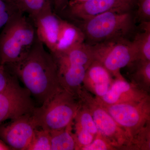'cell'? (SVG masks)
<instances>
[{
	"instance_id": "obj_1",
	"label": "cell",
	"mask_w": 150,
	"mask_h": 150,
	"mask_svg": "<svg viewBox=\"0 0 150 150\" xmlns=\"http://www.w3.org/2000/svg\"><path fill=\"white\" fill-rule=\"evenodd\" d=\"M5 65L40 104L63 88L59 82L56 60L37 37L22 60Z\"/></svg>"
},
{
	"instance_id": "obj_2",
	"label": "cell",
	"mask_w": 150,
	"mask_h": 150,
	"mask_svg": "<svg viewBox=\"0 0 150 150\" xmlns=\"http://www.w3.org/2000/svg\"><path fill=\"white\" fill-rule=\"evenodd\" d=\"M37 37L31 19L21 12L17 13L0 32V64H13L22 60Z\"/></svg>"
},
{
	"instance_id": "obj_3",
	"label": "cell",
	"mask_w": 150,
	"mask_h": 150,
	"mask_svg": "<svg viewBox=\"0 0 150 150\" xmlns=\"http://www.w3.org/2000/svg\"><path fill=\"white\" fill-rule=\"evenodd\" d=\"M134 11H109L82 21L80 27L90 45L108 40L128 38L135 28Z\"/></svg>"
},
{
	"instance_id": "obj_4",
	"label": "cell",
	"mask_w": 150,
	"mask_h": 150,
	"mask_svg": "<svg viewBox=\"0 0 150 150\" xmlns=\"http://www.w3.org/2000/svg\"><path fill=\"white\" fill-rule=\"evenodd\" d=\"M77 97L62 88L33 112L39 128L48 132L59 131L73 123L80 107Z\"/></svg>"
},
{
	"instance_id": "obj_5",
	"label": "cell",
	"mask_w": 150,
	"mask_h": 150,
	"mask_svg": "<svg viewBox=\"0 0 150 150\" xmlns=\"http://www.w3.org/2000/svg\"><path fill=\"white\" fill-rule=\"evenodd\" d=\"M94 60L99 62L116 78L122 77V68L138 60L137 51L128 38L115 39L91 45Z\"/></svg>"
},
{
	"instance_id": "obj_6",
	"label": "cell",
	"mask_w": 150,
	"mask_h": 150,
	"mask_svg": "<svg viewBox=\"0 0 150 150\" xmlns=\"http://www.w3.org/2000/svg\"><path fill=\"white\" fill-rule=\"evenodd\" d=\"M78 98L80 100L81 104L91 114L98 129V135L112 147H121L130 145L132 139L131 135L115 122L96 98L82 89Z\"/></svg>"
},
{
	"instance_id": "obj_7",
	"label": "cell",
	"mask_w": 150,
	"mask_h": 150,
	"mask_svg": "<svg viewBox=\"0 0 150 150\" xmlns=\"http://www.w3.org/2000/svg\"><path fill=\"white\" fill-rule=\"evenodd\" d=\"M36 107L30 93L20 84L13 74L6 88L0 93V124L32 113Z\"/></svg>"
},
{
	"instance_id": "obj_8",
	"label": "cell",
	"mask_w": 150,
	"mask_h": 150,
	"mask_svg": "<svg viewBox=\"0 0 150 150\" xmlns=\"http://www.w3.org/2000/svg\"><path fill=\"white\" fill-rule=\"evenodd\" d=\"M98 102L119 126L131 135L132 138L149 122V99L140 102L111 105Z\"/></svg>"
},
{
	"instance_id": "obj_9",
	"label": "cell",
	"mask_w": 150,
	"mask_h": 150,
	"mask_svg": "<svg viewBox=\"0 0 150 150\" xmlns=\"http://www.w3.org/2000/svg\"><path fill=\"white\" fill-rule=\"evenodd\" d=\"M39 128L32 113L0 124V139L12 150H26L34 131Z\"/></svg>"
},
{
	"instance_id": "obj_10",
	"label": "cell",
	"mask_w": 150,
	"mask_h": 150,
	"mask_svg": "<svg viewBox=\"0 0 150 150\" xmlns=\"http://www.w3.org/2000/svg\"><path fill=\"white\" fill-rule=\"evenodd\" d=\"M137 6V0H88L69 5V13L71 18L83 21L107 12L134 11Z\"/></svg>"
},
{
	"instance_id": "obj_11",
	"label": "cell",
	"mask_w": 150,
	"mask_h": 150,
	"mask_svg": "<svg viewBox=\"0 0 150 150\" xmlns=\"http://www.w3.org/2000/svg\"><path fill=\"white\" fill-rule=\"evenodd\" d=\"M96 99L100 103L107 105L140 102L149 99L145 90L129 83L123 77L116 78L107 93Z\"/></svg>"
},
{
	"instance_id": "obj_12",
	"label": "cell",
	"mask_w": 150,
	"mask_h": 150,
	"mask_svg": "<svg viewBox=\"0 0 150 150\" xmlns=\"http://www.w3.org/2000/svg\"><path fill=\"white\" fill-rule=\"evenodd\" d=\"M30 19L35 26L38 38L52 53L58 41L62 19L56 14L53 8Z\"/></svg>"
},
{
	"instance_id": "obj_13",
	"label": "cell",
	"mask_w": 150,
	"mask_h": 150,
	"mask_svg": "<svg viewBox=\"0 0 150 150\" xmlns=\"http://www.w3.org/2000/svg\"><path fill=\"white\" fill-rule=\"evenodd\" d=\"M112 75L99 62L94 60L86 70L83 83L93 93L96 97L105 94L112 84Z\"/></svg>"
},
{
	"instance_id": "obj_14",
	"label": "cell",
	"mask_w": 150,
	"mask_h": 150,
	"mask_svg": "<svg viewBox=\"0 0 150 150\" xmlns=\"http://www.w3.org/2000/svg\"><path fill=\"white\" fill-rule=\"evenodd\" d=\"M59 82L62 88L78 98L85 76L86 67L57 64Z\"/></svg>"
},
{
	"instance_id": "obj_15",
	"label": "cell",
	"mask_w": 150,
	"mask_h": 150,
	"mask_svg": "<svg viewBox=\"0 0 150 150\" xmlns=\"http://www.w3.org/2000/svg\"><path fill=\"white\" fill-rule=\"evenodd\" d=\"M85 42V36L81 28L62 19L58 41L53 56L60 55L78 45Z\"/></svg>"
},
{
	"instance_id": "obj_16",
	"label": "cell",
	"mask_w": 150,
	"mask_h": 150,
	"mask_svg": "<svg viewBox=\"0 0 150 150\" xmlns=\"http://www.w3.org/2000/svg\"><path fill=\"white\" fill-rule=\"evenodd\" d=\"M53 56L57 64L79 65L86 68L94 60L91 46L85 42L63 54Z\"/></svg>"
},
{
	"instance_id": "obj_17",
	"label": "cell",
	"mask_w": 150,
	"mask_h": 150,
	"mask_svg": "<svg viewBox=\"0 0 150 150\" xmlns=\"http://www.w3.org/2000/svg\"><path fill=\"white\" fill-rule=\"evenodd\" d=\"M72 124L62 130L50 132L51 150L78 149L76 137L71 132Z\"/></svg>"
},
{
	"instance_id": "obj_18",
	"label": "cell",
	"mask_w": 150,
	"mask_h": 150,
	"mask_svg": "<svg viewBox=\"0 0 150 150\" xmlns=\"http://www.w3.org/2000/svg\"><path fill=\"white\" fill-rule=\"evenodd\" d=\"M142 30L131 40L137 51L138 59L150 61V21L142 22Z\"/></svg>"
},
{
	"instance_id": "obj_19",
	"label": "cell",
	"mask_w": 150,
	"mask_h": 150,
	"mask_svg": "<svg viewBox=\"0 0 150 150\" xmlns=\"http://www.w3.org/2000/svg\"><path fill=\"white\" fill-rule=\"evenodd\" d=\"M21 12L32 18L50 8H54L53 0H11Z\"/></svg>"
},
{
	"instance_id": "obj_20",
	"label": "cell",
	"mask_w": 150,
	"mask_h": 150,
	"mask_svg": "<svg viewBox=\"0 0 150 150\" xmlns=\"http://www.w3.org/2000/svg\"><path fill=\"white\" fill-rule=\"evenodd\" d=\"M74 119L76 120V130L83 129L95 136L98 135V129L91 114L86 108L81 104Z\"/></svg>"
},
{
	"instance_id": "obj_21",
	"label": "cell",
	"mask_w": 150,
	"mask_h": 150,
	"mask_svg": "<svg viewBox=\"0 0 150 150\" xmlns=\"http://www.w3.org/2000/svg\"><path fill=\"white\" fill-rule=\"evenodd\" d=\"M39 128L34 131L26 150H51L50 132Z\"/></svg>"
},
{
	"instance_id": "obj_22",
	"label": "cell",
	"mask_w": 150,
	"mask_h": 150,
	"mask_svg": "<svg viewBox=\"0 0 150 150\" xmlns=\"http://www.w3.org/2000/svg\"><path fill=\"white\" fill-rule=\"evenodd\" d=\"M136 68L133 74L137 84L150 85V61L138 59L135 62Z\"/></svg>"
},
{
	"instance_id": "obj_23",
	"label": "cell",
	"mask_w": 150,
	"mask_h": 150,
	"mask_svg": "<svg viewBox=\"0 0 150 150\" xmlns=\"http://www.w3.org/2000/svg\"><path fill=\"white\" fill-rule=\"evenodd\" d=\"M20 12L17 7L11 0H0V30Z\"/></svg>"
},
{
	"instance_id": "obj_24",
	"label": "cell",
	"mask_w": 150,
	"mask_h": 150,
	"mask_svg": "<svg viewBox=\"0 0 150 150\" xmlns=\"http://www.w3.org/2000/svg\"><path fill=\"white\" fill-rule=\"evenodd\" d=\"M137 16L142 22L150 21V0H137Z\"/></svg>"
},
{
	"instance_id": "obj_25",
	"label": "cell",
	"mask_w": 150,
	"mask_h": 150,
	"mask_svg": "<svg viewBox=\"0 0 150 150\" xmlns=\"http://www.w3.org/2000/svg\"><path fill=\"white\" fill-rule=\"evenodd\" d=\"M75 137L78 149H80L82 147L89 145L94 139L95 136L83 129H77Z\"/></svg>"
},
{
	"instance_id": "obj_26",
	"label": "cell",
	"mask_w": 150,
	"mask_h": 150,
	"mask_svg": "<svg viewBox=\"0 0 150 150\" xmlns=\"http://www.w3.org/2000/svg\"><path fill=\"white\" fill-rule=\"evenodd\" d=\"M97 138L88 146L82 147L80 149L83 150H106L111 149L112 146L102 137L98 135Z\"/></svg>"
},
{
	"instance_id": "obj_27",
	"label": "cell",
	"mask_w": 150,
	"mask_h": 150,
	"mask_svg": "<svg viewBox=\"0 0 150 150\" xmlns=\"http://www.w3.org/2000/svg\"><path fill=\"white\" fill-rule=\"evenodd\" d=\"M13 76L6 65L0 64V93L6 87Z\"/></svg>"
},
{
	"instance_id": "obj_28",
	"label": "cell",
	"mask_w": 150,
	"mask_h": 150,
	"mask_svg": "<svg viewBox=\"0 0 150 150\" xmlns=\"http://www.w3.org/2000/svg\"><path fill=\"white\" fill-rule=\"evenodd\" d=\"M69 0H53L54 9L56 13L62 12L67 8Z\"/></svg>"
},
{
	"instance_id": "obj_29",
	"label": "cell",
	"mask_w": 150,
	"mask_h": 150,
	"mask_svg": "<svg viewBox=\"0 0 150 150\" xmlns=\"http://www.w3.org/2000/svg\"><path fill=\"white\" fill-rule=\"evenodd\" d=\"M11 149L0 139V150H11Z\"/></svg>"
},
{
	"instance_id": "obj_30",
	"label": "cell",
	"mask_w": 150,
	"mask_h": 150,
	"mask_svg": "<svg viewBox=\"0 0 150 150\" xmlns=\"http://www.w3.org/2000/svg\"><path fill=\"white\" fill-rule=\"evenodd\" d=\"M88 0H71L69 1L68 5H71L75 4H80Z\"/></svg>"
}]
</instances>
